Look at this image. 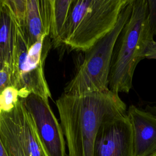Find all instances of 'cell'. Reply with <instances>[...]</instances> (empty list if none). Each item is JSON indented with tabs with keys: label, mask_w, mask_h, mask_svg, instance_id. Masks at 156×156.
I'll return each mask as SVG.
<instances>
[{
	"label": "cell",
	"mask_w": 156,
	"mask_h": 156,
	"mask_svg": "<svg viewBox=\"0 0 156 156\" xmlns=\"http://www.w3.org/2000/svg\"><path fill=\"white\" fill-rule=\"evenodd\" d=\"M56 106L64 134L66 156H93L98 130L107 118L127 113V106L118 93L109 89L74 95L63 93Z\"/></svg>",
	"instance_id": "6da1fadb"
},
{
	"label": "cell",
	"mask_w": 156,
	"mask_h": 156,
	"mask_svg": "<svg viewBox=\"0 0 156 156\" xmlns=\"http://www.w3.org/2000/svg\"><path fill=\"white\" fill-rule=\"evenodd\" d=\"M148 26L147 0H133L131 15L120 31L112 52L108 88L128 93L138 63L144 58L148 43L154 40Z\"/></svg>",
	"instance_id": "7a4b0ae2"
},
{
	"label": "cell",
	"mask_w": 156,
	"mask_h": 156,
	"mask_svg": "<svg viewBox=\"0 0 156 156\" xmlns=\"http://www.w3.org/2000/svg\"><path fill=\"white\" fill-rule=\"evenodd\" d=\"M129 0H73L55 44L85 52L116 25Z\"/></svg>",
	"instance_id": "3957f363"
},
{
	"label": "cell",
	"mask_w": 156,
	"mask_h": 156,
	"mask_svg": "<svg viewBox=\"0 0 156 156\" xmlns=\"http://www.w3.org/2000/svg\"><path fill=\"white\" fill-rule=\"evenodd\" d=\"M133 1L129 0L122 9L115 27L84 52L83 60L64 88V93L80 95L108 89V77L113 47L120 31L131 15Z\"/></svg>",
	"instance_id": "277c9868"
},
{
	"label": "cell",
	"mask_w": 156,
	"mask_h": 156,
	"mask_svg": "<svg viewBox=\"0 0 156 156\" xmlns=\"http://www.w3.org/2000/svg\"><path fill=\"white\" fill-rule=\"evenodd\" d=\"M52 46L49 36H45L28 46L17 24L16 43L11 64V84L19 92L21 99L31 94L49 101L51 93L44 75V68Z\"/></svg>",
	"instance_id": "5b68a950"
},
{
	"label": "cell",
	"mask_w": 156,
	"mask_h": 156,
	"mask_svg": "<svg viewBox=\"0 0 156 156\" xmlns=\"http://www.w3.org/2000/svg\"><path fill=\"white\" fill-rule=\"evenodd\" d=\"M0 138L8 156H49L22 99L0 113Z\"/></svg>",
	"instance_id": "8992f818"
},
{
	"label": "cell",
	"mask_w": 156,
	"mask_h": 156,
	"mask_svg": "<svg viewBox=\"0 0 156 156\" xmlns=\"http://www.w3.org/2000/svg\"><path fill=\"white\" fill-rule=\"evenodd\" d=\"M93 156H135L133 129L127 113L104 120L96 136Z\"/></svg>",
	"instance_id": "52a82bcc"
},
{
	"label": "cell",
	"mask_w": 156,
	"mask_h": 156,
	"mask_svg": "<svg viewBox=\"0 0 156 156\" xmlns=\"http://www.w3.org/2000/svg\"><path fill=\"white\" fill-rule=\"evenodd\" d=\"M22 100L33 118L38 135L49 156H66L64 134L49 101L34 94Z\"/></svg>",
	"instance_id": "ba28073f"
},
{
	"label": "cell",
	"mask_w": 156,
	"mask_h": 156,
	"mask_svg": "<svg viewBox=\"0 0 156 156\" xmlns=\"http://www.w3.org/2000/svg\"><path fill=\"white\" fill-rule=\"evenodd\" d=\"M127 114L132 124L135 156H152L156 152V115L130 105Z\"/></svg>",
	"instance_id": "9c48e42d"
},
{
	"label": "cell",
	"mask_w": 156,
	"mask_h": 156,
	"mask_svg": "<svg viewBox=\"0 0 156 156\" xmlns=\"http://www.w3.org/2000/svg\"><path fill=\"white\" fill-rule=\"evenodd\" d=\"M51 15L52 0H27L25 21L20 28L28 46L49 36Z\"/></svg>",
	"instance_id": "30bf717a"
},
{
	"label": "cell",
	"mask_w": 156,
	"mask_h": 156,
	"mask_svg": "<svg viewBox=\"0 0 156 156\" xmlns=\"http://www.w3.org/2000/svg\"><path fill=\"white\" fill-rule=\"evenodd\" d=\"M17 23L5 0H0V70L11 71L16 35Z\"/></svg>",
	"instance_id": "8fae6325"
},
{
	"label": "cell",
	"mask_w": 156,
	"mask_h": 156,
	"mask_svg": "<svg viewBox=\"0 0 156 156\" xmlns=\"http://www.w3.org/2000/svg\"><path fill=\"white\" fill-rule=\"evenodd\" d=\"M73 0H52L49 37L55 45L67 20Z\"/></svg>",
	"instance_id": "7c38bea8"
},
{
	"label": "cell",
	"mask_w": 156,
	"mask_h": 156,
	"mask_svg": "<svg viewBox=\"0 0 156 156\" xmlns=\"http://www.w3.org/2000/svg\"><path fill=\"white\" fill-rule=\"evenodd\" d=\"M18 91L12 85L0 93V113L12 110L20 99Z\"/></svg>",
	"instance_id": "4fadbf2b"
},
{
	"label": "cell",
	"mask_w": 156,
	"mask_h": 156,
	"mask_svg": "<svg viewBox=\"0 0 156 156\" xmlns=\"http://www.w3.org/2000/svg\"><path fill=\"white\" fill-rule=\"evenodd\" d=\"M5 2L12 10L17 24L22 27L26 15L27 0H5Z\"/></svg>",
	"instance_id": "5bb4252c"
},
{
	"label": "cell",
	"mask_w": 156,
	"mask_h": 156,
	"mask_svg": "<svg viewBox=\"0 0 156 156\" xmlns=\"http://www.w3.org/2000/svg\"><path fill=\"white\" fill-rule=\"evenodd\" d=\"M147 2L148 26L154 37L156 35V0H147Z\"/></svg>",
	"instance_id": "9a60e30c"
},
{
	"label": "cell",
	"mask_w": 156,
	"mask_h": 156,
	"mask_svg": "<svg viewBox=\"0 0 156 156\" xmlns=\"http://www.w3.org/2000/svg\"><path fill=\"white\" fill-rule=\"evenodd\" d=\"M10 85H12L10 69L9 68H2L0 70V93Z\"/></svg>",
	"instance_id": "2e32d148"
},
{
	"label": "cell",
	"mask_w": 156,
	"mask_h": 156,
	"mask_svg": "<svg viewBox=\"0 0 156 156\" xmlns=\"http://www.w3.org/2000/svg\"><path fill=\"white\" fill-rule=\"evenodd\" d=\"M144 58L148 59L156 60V41L152 40L148 43L145 54Z\"/></svg>",
	"instance_id": "e0dca14e"
},
{
	"label": "cell",
	"mask_w": 156,
	"mask_h": 156,
	"mask_svg": "<svg viewBox=\"0 0 156 156\" xmlns=\"http://www.w3.org/2000/svg\"><path fill=\"white\" fill-rule=\"evenodd\" d=\"M0 156H8L0 138Z\"/></svg>",
	"instance_id": "ac0fdd59"
},
{
	"label": "cell",
	"mask_w": 156,
	"mask_h": 156,
	"mask_svg": "<svg viewBox=\"0 0 156 156\" xmlns=\"http://www.w3.org/2000/svg\"><path fill=\"white\" fill-rule=\"evenodd\" d=\"M145 109L147 110V111L151 112L152 113L154 114L155 115H156V106H149V105H147Z\"/></svg>",
	"instance_id": "d6986e66"
},
{
	"label": "cell",
	"mask_w": 156,
	"mask_h": 156,
	"mask_svg": "<svg viewBox=\"0 0 156 156\" xmlns=\"http://www.w3.org/2000/svg\"><path fill=\"white\" fill-rule=\"evenodd\" d=\"M152 156H156V152H155L153 155H152Z\"/></svg>",
	"instance_id": "ffe728a7"
}]
</instances>
